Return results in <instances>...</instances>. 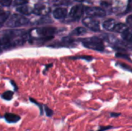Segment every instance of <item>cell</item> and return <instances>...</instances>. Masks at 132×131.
I'll list each match as a JSON object with an SVG mask.
<instances>
[{"instance_id":"1","label":"cell","mask_w":132,"mask_h":131,"mask_svg":"<svg viewBox=\"0 0 132 131\" xmlns=\"http://www.w3.org/2000/svg\"><path fill=\"white\" fill-rule=\"evenodd\" d=\"M82 43L85 47L93 50L100 51V52L104 50V45L102 39L97 36L84 39L82 40Z\"/></svg>"},{"instance_id":"2","label":"cell","mask_w":132,"mask_h":131,"mask_svg":"<svg viewBox=\"0 0 132 131\" xmlns=\"http://www.w3.org/2000/svg\"><path fill=\"white\" fill-rule=\"evenodd\" d=\"M29 20L27 18H26L21 15L14 14L8 20L6 25L9 27L14 28V27H19V26H22V25H27V24H29Z\"/></svg>"},{"instance_id":"3","label":"cell","mask_w":132,"mask_h":131,"mask_svg":"<svg viewBox=\"0 0 132 131\" xmlns=\"http://www.w3.org/2000/svg\"><path fill=\"white\" fill-rule=\"evenodd\" d=\"M34 31L39 37H51L53 36V35L56 33V29L55 27L46 26L36 29H34Z\"/></svg>"},{"instance_id":"4","label":"cell","mask_w":132,"mask_h":131,"mask_svg":"<svg viewBox=\"0 0 132 131\" xmlns=\"http://www.w3.org/2000/svg\"><path fill=\"white\" fill-rule=\"evenodd\" d=\"M86 14L89 17H104L106 15V12L98 7H89L85 9Z\"/></svg>"},{"instance_id":"5","label":"cell","mask_w":132,"mask_h":131,"mask_svg":"<svg viewBox=\"0 0 132 131\" xmlns=\"http://www.w3.org/2000/svg\"><path fill=\"white\" fill-rule=\"evenodd\" d=\"M83 23L89 28L90 30L94 32H99L100 29V23L97 20L93 19L92 17H86L83 19Z\"/></svg>"},{"instance_id":"6","label":"cell","mask_w":132,"mask_h":131,"mask_svg":"<svg viewBox=\"0 0 132 131\" xmlns=\"http://www.w3.org/2000/svg\"><path fill=\"white\" fill-rule=\"evenodd\" d=\"M84 6L83 5H74L70 12V17L73 19H79L84 14Z\"/></svg>"},{"instance_id":"7","label":"cell","mask_w":132,"mask_h":131,"mask_svg":"<svg viewBox=\"0 0 132 131\" xmlns=\"http://www.w3.org/2000/svg\"><path fill=\"white\" fill-rule=\"evenodd\" d=\"M50 12V8L45 4H36L32 12L37 15H46Z\"/></svg>"},{"instance_id":"8","label":"cell","mask_w":132,"mask_h":131,"mask_svg":"<svg viewBox=\"0 0 132 131\" xmlns=\"http://www.w3.org/2000/svg\"><path fill=\"white\" fill-rule=\"evenodd\" d=\"M67 10L66 8H56L53 12V16L56 19H61L65 18L67 16Z\"/></svg>"},{"instance_id":"9","label":"cell","mask_w":132,"mask_h":131,"mask_svg":"<svg viewBox=\"0 0 132 131\" xmlns=\"http://www.w3.org/2000/svg\"><path fill=\"white\" fill-rule=\"evenodd\" d=\"M5 119L8 123L14 124V123L18 122L20 120V117L16 115V114H14V113H8L5 114Z\"/></svg>"},{"instance_id":"10","label":"cell","mask_w":132,"mask_h":131,"mask_svg":"<svg viewBox=\"0 0 132 131\" xmlns=\"http://www.w3.org/2000/svg\"><path fill=\"white\" fill-rule=\"evenodd\" d=\"M117 23L115 22V20L113 19H110L106 20L104 23H103V27L106 29V30H109V31H113L115 25Z\"/></svg>"},{"instance_id":"11","label":"cell","mask_w":132,"mask_h":131,"mask_svg":"<svg viewBox=\"0 0 132 131\" xmlns=\"http://www.w3.org/2000/svg\"><path fill=\"white\" fill-rule=\"evenodd\" d=\"M129 28L128 27V25L126 24H124V23H118L115 25L113 31L114 32H119V33H123L125 32L126 30H128Z\"/></svg>"},{"instance_id":"12","label":"cell","mask_w":132,"mask_h":131,"mask_svg":"<svg viewBox=\"0 0 132 131\" xmlns=\"http://www.w3.org/2000/svg\"><path fill=\"white\" fill-rule=\"evenodd\" d=\"M121 36H122L123 39L125 42H129V43H132V31L130 29H128L125 32H123Z\"/></svg>"},{"instance_id":"13","label":"cell","mask_w":132,"mask_h":131,"mask_svg":"<svg viewBox=\"0 0 132 131\" xmlns=\"http://www.w3.org/2000/svg\"><path fill=\"white\" fill-rule=\"evenodd\" d=\"M17 11L22 14H24V15H29L30 13L32 12V9L28 6V5H22V6H20L17 8Z\"/></svg>"},{"instance_id":"14","label":"cell","mask_w":132,"mask_h":131,"mask_svg":"<svg viewBox=\"0 0 132 131\" xmlns=\"http://www.w3.org/2000/svg\"><path fill=\"white\" fill-rule=\"evenodd\" d=\"M87 32V29L84 27H77L71 33V35H75V36H80Z\"/></svg>"},{"instance_id":"15","label":"cell","mask_w":132,"mask_h":131,"mask_svg":"<svg viewBox=\"0 0 132 131\" xmlns=\"http://www.w3.org/2000/svg\"><path fill=\"white\" fill-rule=\"evenodd\" d=\"M9 16V12L0 13V25L3 24L8 19Z\"/></svg>"},{"instance_id":"16","label":"cell","mask_w":132,"mask_h":131,"mask_svg":"<svg viewBox=\"0 0 132 131\" xmlns=\"http://www.w3.org/2000/svg\"><path fill=\"white\" fill-rule=\"evenodd\" d=\"M13 97V92L12 91H6L2 95V98L5 100H10Z\"/></svg>"},{"instance_id":"17","label":"cell","mask_w":132,"mask_h":131,"mask_svg":"<svg viewBox=\"0 0 132 131\" xmlns=\"http://www.w3.org/2000/svg\"><path fill=\"white\" fill-rule=\"evenodd\" d=\"M72 59H84L87 61H90L93 59V57L90 56H74L71 57Z\"/></svg>"},{"instance_id":"18","label":"cell","mask_w":132,"mask_h":131,"mask_svg":"<svg viewBox=\"0 0 132 131\" xmlns=\"http://www.w3.org/2000/svg\"><path fill=\"white\" fill-rule=\"evenodd\" d=\"M116 56L118 57V58H124V59H126L129 61H131V59L129 57L128 55H127L126 53H116Z\"/></svg>"},{"instance_id":"19","label":"cell","mask_w":132,"mask_h":131,"mask_svg":"<svg viewBox=\"0 0 132 131\" xmlns=\"http://www.w3.org/2000/svg\"><path fill=\"white\" fill-rule=\"evenodd\" d=\"M29 2V0H15L14 1V5H25L27 2Z\"/></svg>"},{"instance_id":"20","label":"cell","mask_w":132,"mask_h":131,"mask_svg":"<svg viewBox=\"0 0 132 131\" xmlns=\"http://www.w3.org/2000/svg\"><path fill=\"white\" fill-rule=\"evenodd\" d=\"M12 0H0V5L2 6H9Z\"/></svg>"},{"instance_id":"21","label":"cell","mask_w":132,"mask_h":131,"mask_svg":"<svg viewBox=\"0 0 132 131\" xmlns=\"http://www.w3.org/2000/svg\"><path fill=\"white\" fill-rule=\"evenodd\" d=\"M117 65H118L119 66H121V68H123L124 69H127V70H129V71H132L131 67H130L129 66L125 64V63H118Z\"/></svg>"},{"instance_id":"22","label":"cell","mask_w":132,"mask_h":131,"mask_svg":"<svg viewBox=\"0 0 132 131\" xmlns=\"http://www.w3.org/2000/svg\"><path fill=\"white\" fill-rule=\"evenodd\" d=\"M44 110H45V112H46V114L48 116V117H51L53 114V112L51 109H50L47 106H45L44 107Z\"/></svg>"},{"instance_id":"23","label":"cell","mask_w":132,"mask_h":131,"mask_svg":"<svg viewBox=\"0 0 132 131\" xmlns=\"http://www.w3.org/2000/svg\"><path fill=\"white\" fill-rule=\"evenodd\" d=\"M111 128H112L111 126H110V127H101L99 128V130H97V131H105L109 130V129H111Z\"/></svg>"},{"instance_id":"24","label":"cell","mask_w":132,"mask_h":131,"mask_svg":"<svg viewBox=\"0 0 132 131\" xmlns=\"http://www.w3.org/2000/svg\"><path fill=\"white\" fill-rule=\"evenodd\" d=\"M126 22H127V23H128V25H131L132 26V15H129V16L127 18Z\"/></svg>"},{"instance_id":"25","label":"cell","mask_w":132,"mask_h":131,"mask_svg":"<svg viewBox=\"0 0 132 131\" xmlns=\"http://www.w3.org/2000/svg\"><path fill=\"white\" fill-rule=\"evenodd\" d=\"M57 1L60 3V5H63L64 3H68L70 0H57Z\"/></svg>"},{"instance_id":"26","label":"cell","mask_w":132,"mask_h":131,"mask_svg":"<svg viewBox=\"0 0 132 131\" xmlns=\"http://www.w3.org/2000/svg\"><path fill=\"white\" fill-rule=\"evenodd\" d=\"M120 113H111V117H119Z\"/></svg>"},{"instance_id":"27","label":"cell","mask_w":132,"mask_h":131,"mask_svg":"<svg viewBox=\"0 0 132 131\" xmlns=\"http://www.w3.org/2000/svg\"><path fill=\"white\" fill-rule=\"evenodd\" d=\"M52 66H53V64H50V65H47V66H46V69H45V70L43 71V73H46V70H48V69H49L50 67H51Z\"/></svg>"},{"instance_id":"28","label":"cell","mask_w":132,"mask_h":131,"mask_svg":"<svg viewBox=\"0 0 132 131\" xmlns=\"http://www.w3.org/2000/svg\"><path fill=\"white\" fill-rule=\"evenodd\" d=\"M11 83H12V85L14 86V87H15V90H17V87H16V86H15V84L14 83V82H13V81H11Z\"/></svg>"},{"instance_id":"29","label":"cell","mask_w":132,"mask_h":131,"mask_svg":"<svg viewBox=\"0 0 132 131\" xmlns=\"http://www.w3.org/2000/svg\"><path fill=\"white\" fill-rule=\"evenodd\" d=\"M77 2H85V1H87V0H76Z\"/></svg>"},{"instance_id":"30","label":"cell","mask_w":132,"mask_h":131,"mask_svg":"<svg viewBox=\"0 0 132 131\" xmlns=\"http://www.w3.org/2000/svg\"><path fill=\"white\" fill-rule=\"evenodd\" d=\"M2 49H2V47H1V46H0V53L2 52Z\"/></svg>"}]
</instances>
